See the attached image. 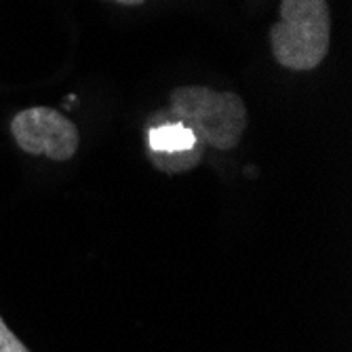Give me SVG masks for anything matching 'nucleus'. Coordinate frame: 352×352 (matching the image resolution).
<instances>
[{"instance_id":"obj_1","label":"nucleus","mask_w":352,"mask_h":352,"mask_svg":"<svg viewBox=\"0 0 352 352\" xmlns=\"http://www.w3.org/2000/svg\"><path fill=\"white\" fill-rule=\"evenodd\" d=\"M278 21L270 28V49L283 68L308 72L321 66L331 43L327 0H280Z\"/></svg>"},{"instance_id":"obj_2","label":"nucleus","mask_w":352,"mask_h":352,"mask_svg":"<svg viewBox=\"0 0 352 352\" xmlns=\"http://www.w3.org/2000/svg\"><path fill=\"white\" fill-rule=\"evenodd\" d=\"M169 112L195 133L199 144L217 150H232L247 126V108L232 91L177 87L169 95Z\"/></svg>"},{"instance_id":"obj_3","label":"nucleus","mask_w":352,"mask_h":352,"mask_svg":"<svg viewBox=\"0 0 352 352\" xmlns=\"http://www.w3.org/2000/svg\"><path fill=\"white\" fill-rule=\"evenodd\" d=\"M11 131L23 152L51 161H70L80 144L76 124L61 112L43 106L21 110L11 122Z\"/></svg>"},{"instance_id":"obj_4","label":"nucleus","mask_w":352,"mask_h":352,"mask_svg":"<svg viewBox=\"0 0 352 352\" xmlns=\"http://www.w3.org/2000/svg\"><path fill=\"white\" fill-rule=\"evenodd\" d=\"M148 144L150 152L154 154H182L203 146L182 122H161L152 126L148 133Z\"/></svg>"},{"instance_id":"obj_5","label":"nucleus","mask_w":352,"mask_h":352,"mask_svg":"<svg viewBox=\"0 0 352 352\" xmlns=\"http://www.w3.org/2000/svg\"><path fill=\"white\" fill-rule=\"evenodd\" d=\"M203 150H205V146H199L195 150H188V152H182V154H154L152 152V163L165 173L188 171V169L197 167L201 163Z\"/></svg>"},{"instance_id":"obj_6","label":"nucleus","mask_w":352,"mask_h":352,"mask_svg":"<svg viewBox=\"0 0 352 352\" xmlns=\"http://www.w3.org/2000/svg\"><path fill=\"white\" fill-rule=\"evenodd\" d=\"M0 352H30L0 318Z\"/></svg>"},{"instance_id":"obj_7","label":"nucleus","mask_w":352,"mask_h":352,"mask_svg":"<svg viewBox=\"0 0 352 352\" xmlns=\"http://www.w3.org/2000/svg\"><path fill=\"white\" fill-rule=\"evenodd\" d=\"M114 3H120V5H126V7H142L146 0H114Z\"/></svg>"}]
</instances>
